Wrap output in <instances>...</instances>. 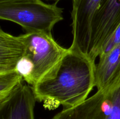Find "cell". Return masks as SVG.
Here are the masks:
<instances>
[{"instance_id": "12", "label": "cell", "mask_w": 120, "mask_h": 119, "mask_svg": "<svg viewBox=\"0 0 120 119\" xmlns=\"http://www.w3.org/2000/svg\"><path fill=\"white\" fill-rule=\"evenodd\" d=\"M47 1H57V2H58L59 0H47Z\"/></svg>"}, {"instance_id": "9", "label": "cell", "mask_w": 120, "mask_h": 119, "mask_svg": "<svg viewBox=\"0 0 120 119\" xmlns=\"http://www.w3.org/2000/svg\"><path fill=\"white\" fill-rule=\"evenodd\" d=\"M23 81V78L15 71L0 74V101L7 98Z\"/></svg>"}, {"instance_id": "6", "label": "cell", "mask_w": 120, "mask_h": 119, "mask_svg": "<svg viewBox=\"0 0 120 119\" xmlns=\"http://www.w3.org/2000/svg\"><path fill=\"white\" fill-rule=\"evenodd\" d=\"M102 1L72 0L73 41L69 49L89 56L92 21Z\"/></svg>"}, {"instance_id": "11", "label": "cell", "mask_w": 120, "mask_h": 119, "mask_svg": "<svg viewBox=\"0 0 120 119\" xmlns=\"http://www.w3.org/2000/svg\"><path fill=\"white\" fill-rule=\"evenodd\" d=\"M28 1V0H0V2H15V1Z\"/></svg>"}, {"instance_id": "7", "label": "cell", "mask_w": 120, "mask_h": 119, "mask_svg": "<svg viewBox=\"0 0 120 119\" xmlns=\"http://www.w3.org/2000/svg\"><path fill=\"white\" fill-rule=\"evenodd\" d=\"M36 102L32 86L21 83L0 101V119H35Z\"/></svg>"}, {"instance_id": "1", "label": "cell", "mask_w": 120, "mask_h": 119, "mask_svg": "<svg viewBox=\"0 0 120 119\" xmlns=\"http://www.w3.org/2000/svg\"><path fill=\"white\" fill-rule=\"evenodd\" d=\"M96 64L87 55L71 50L35 85L36 101L45 106L71 108L85 101L95 86Z\"/></svg>"}, {"instance_id": "3", "label": "cell", "mask_w": 120, "mask_h": 119, "mask_svg": "<svg viewBox=\"0 0 120 119\" xmlns=\"http://www.w3.org/2000/svg\"><path fill=\"white\" fill-rule=\"evenodd\" d=\"M51 119H120V71L85 101L62 109Z\"/></svg>"}, {"instance_id": "4", "label": "cell", "mask_w": 120, "mask_h": 119, "mask_svg": "<svg viewBox=\"0 0 120 119\" xmlns=\"http://www.w3.org/2000/svg\"><path fill=\"white\" fill-rule=\"evenodd\" d=\"M20 36L24 45V55L34 63L35 85L58 63L68 49L59 45L52 34L26 33Z\"/></svg>"}, {"instance_id": "10", "label": "cell", "mask_w": 120, "mask_h": 119, "mask_svg": "<svg viewBox=\"0 0 120 119\" xmlns=\"http://www.w3.org/2000/svg\"><path fill=\"white\" fill-rule=\"evenodd\" d=\"M120 43V24L101 50L99 58L104 57Z\"/></svg>"}, {"instance_id": "8", "label": "cell", "mask_w": 120, "mask_h": 119, "mask_svg": "<svg viewBox=\"0 0 120 119\" xmlns=\"http://www.w3.org/2000/svg\"><path fill=\"white\" fill-rule=\"evenodd\" d=\"M120 71V43L108 54L99 58L95 71V86L97 90L109 84Z\"/></svg>"}, {"instance_id": "5", "label": "cell", "mask_w": 120, "mask_h": 119, "mask_svg": "<svg viewBox=\"0 0 120 119\" xmlns=\"http://www.w3.org/2000/svg\"><path fill=\"white\" fill-rule=\"evenodd\" d=\"M120 24V0H103L91 24L89 56L96 61L101 50Z\"/></svg>"}, {"instance_id": "2", "label": "cell", "mask_w": 120, "mask_h": 119, "mask_svg": "<svg viewBox=\"0 0 120 119\" xmlns=\"http://www.w3.org/2000/svg\"><path fill=\"white\" fill-rule=\"evenodd\" d=\"M57 1L48 4L41 0L0 2V19L21 26L26 33L52 34L54 26L63 19Z\"/></svg>"}]
</instances>
